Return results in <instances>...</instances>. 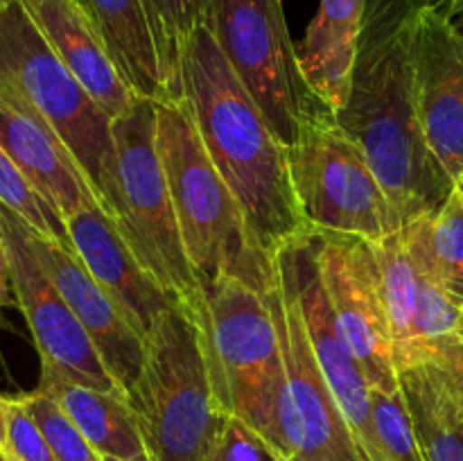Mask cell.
<instances>
[{
	"instance_id": "obj_25",
	"label": "cell",
	"mask_w": 463,
	"mask_h": 461,
	"mask_svg": "<svg viewBox=\"0 0 463 461\" xmlns=\"http://www.w3.org/2000/svg\"><path fill=\"white\" fill-rule=\"evenodd\" d=\"M0 206L12 211L18 220L25 221L32 230H36L43 238L68 244L66 224L45 203V199L36 193L34 185L27 181L21 167L5 152L3 145H0Z\"/></svg>"
},
{
	"instance_id": "obj_32",
	"label": "cell",
	"mask_w": 463,
	"mask_h": 461,
	"mask_svg": "<svg viewBox=\"0 0 463 461\" xmlns=\"http://www.w3.org/2000/svg\"><path fill=\"white\" fill-rule=\"evenodd\" d=\"M12 269H9L7 244H5L3 230H0V330L5 328V307L12 303Z\"/></svg>"
},
{
	"instance_id": "obj_6",
	"label": "cell",
	"mask_w": 463,
	"mask_h": 461,
	"mask_svg": "<svg viewBox=\"0 0 463 461\" xmlns=\"http://www.w3.org/2000/svg\"><path fill=\"white\" fill-rule=\"evenodd\" d=\"M197 324L222 407L271 447L288 373L269 298L242 280L222 278L203 289V315Z\"/></svg>"
},
{
	"instance_id": "obj_35",
	"label": "cell",
	"mask_w": 463,
	"mask_h": 461,
	"mask_svg": "<svg viewBox=\"0 0 463 461\" xmlns=\"http://www.w3.org/2000/svg\"><path fill=\"white\" fill-rule=\"evenodd\" d=\"M455 188L459 190V193H461V197H463V170L459 172V176H457V179H455Z\"/></svg>"
},
{
	"instance_id": "obj_24",
	"label": "cell",
	"mask_w": 463,
	"mask_h": 461,
	"mask_svg": "<svg viewBox=\"0 0 463 461\" xmlns=\"http://www.w3.org/2000/svg\"><path fill=\"white\" fill-rule=\"evenodd\" d=\"M428 461H463V416L425 366L398 371Z\"/></svg>"
},
{
	"instance_id": "obj_2",
	"label": "cell",
	"mask_w": 463,
	"mask_h": 461,
	"mask_svg": "<svg viewBox=\"0 0 463 461\" xmlns=\"http://www.w3.org/2000/svg\"><path fill=\"white\" fill-rule=\"evenodd\" d=\"M181 90L213 163L242 206L267 256L307 235L294 197L288 147L238 80L208 25L181 50Z\"/></svg>"
},
{
	"instance_id": "obj_1",
	"label": "cell",
	"mask_w": 463,
	"mask_h": 461,
	"mask_svg": "<svg viewBox=\"0 0 463 461\" xmlns=\"http://www.w3.org/2000/svg\"><path fill=\"white\" fill-rule=\"evenodd\" d=\"M416 0H366L346 104L337 111L387 193L401 229L455 190L425 140L411 57Z\"/></svg>"
},
{
	"instance_id": "obj_27",
	"label": "cell",
	"mask_w": 463,
	"mask_h": 461,
	"mask_svg": "<svg viewBox=\"0 0 463 461\" xmlns=\"http://www.w3.org/2000/svg\"><path fill=\"white\" fill-rule=\"evenodd\" d=\"M0 450L5 461H57L23 396L0 393Z\"/></svg>"
},
{
	"instance_id": "obj_17",
	"label": "cell",
	"mask_w": 463,
	"mask_h": 461,
	"mask_svg": "<svg viewBox=\"0 0 463 461\" xmlns=\"http://www.w3.org/2000/svg\"><path fill=\"white\" fill-rule=\"evenodd\" d=\"M0 145L63 224L84 208L99 203L57 131L5 89H0Z\"/></svg>"
},
{
	"instance_id": "obj_37",
	"label": "cell",
	"mask_w": 463,
	"mask_h": 461,
	"mask_svg": "<svg viewBox=\"0 0 463 461\" xmlns=\"http://www.w3.org/2000/svg\"><path fill=\"white\" fill-rule=\"evenodd\" d=\"M102 461H125V459H116V456H102Z\"/></svg>"
},
{
	"instance_id": "obj_29",
	"label": "cell",
	"mask_w": 463,
	"mask_h": 461,
	"mask_svg": "<svg viewBox=\"0 0 463 461\" xmlns=\"http://www.w3.org/2000/svg\"><path fill=\"white\" fill-rule=\"evenodd\" d=\"M419 364L430 371V375L437 380L439 387L446 391L452 405L463 416V333L448 334L434 342L423 353Z\"/></svg>"
},
{
	"instance_id": "obj_10",
	"label": "cell",
	"mask_w": 463,
	"mask_h": 461,
	"mask_svg": "<svg viewBox=\"0 0 463 461\" xmlns=\"http://www.w3.org/2000/svg\"><path fill=\"white\" fill-rule=\"evenodd\" d=\"M267 298L279 325L288 373V391L271 450L280 461H362L317 364L297 296L279 269Z\"/></svg>"
},
{
	"instance_id": "obj_31",
	"label": "cell",
	"mask_w": 463,
	"mask_h": 461,
	"mask_svg": "<svg viewBox=\"0 0 463 461\" xmlns=\"http://www.w3.org/2000/svg\"><path fill=\"white\" fill-rule=\"evenodd\" d=\"M163 34L181 68V50L199 25L206 23L211 0H152Z\"/></svg>"
},
{
	"instance_id": "obj_30",
	"label": "cell",
	"mask_w": 463,
	"mask_h": 461,
	"mask_svg": "<svg viewBox=\"0 0 463 461\" xmlns=\"http://www.w3.org/2000/svg\"><path fill=\"white\" fill-rule=\"evenodd\" d=\"M203 461H280L274 455L265 438L253 432L244 420L231 416L224 420V428L217 434L211 452Z\"/></svg>"
},
{
	"instance_id": "obj_22",
	"label": "cell",
	"mask_w": 463,
	"mask_h": 461,
	"mask_svg": "<svg viewBox=\"0 0 463 461\" xmlns=\"http://www.w3.org/2000/svg\"><path fill=\"white\" fill-rule=\"evenodd\" d=\"M401 240L420 274L443 287L463 283V197L452 190L441 208L401 229Z\"/></svg>"
},
{
	"instance_id": "obj_9",
	"label": "cell",
	"mask_w": 463,
	"mask_h": 461,
	"mask_svg": "<svg viewBox=\"0 0 463 461\" xmlns=\"http://www.w3.org/2000/svg\"><path fill=\"white\" fill-rule=\"evenodd\" d=\"M206 25L280 143L301 134L321 102L298 63L280 0H211Z\"/></svg>"
},
{
	"instance_id": "obj_7",
	"label": "cell",
	"mask_w": 463,
	"mask_h": 461,
	"mask_svg": "<svg viewBox=\"0 0 463 461\" xmlns=\"http://www.w3.org/2000/svg\"><path fill=\"white\" fill-rule=\"evenodd\" d=\"M116 199L113 220L145 269L194 321L203 315V287L181 240L165 167L156 143V102L138 98L113 120Z\"/></svg>"
},
{
	"instance_id": "obj_23",
	"label": "cell",
	"mask_w": 463,
	"mask_h": 461,
	"mask_svg": "<svg viewBox=\"0 0 463 461\" xmlns=\"http://www.w3.org/2000/svg\"><path fill=\"white\" fill-rule=\"evenodd\" d=\"M375 256H378L380 271H383V292L384 303H387L393 355H396L398 371H402L414 364L423 274L407 253L401 240V230L375 244Z\"/></svg>"
},
{
	"instance_id": "obj_8",
	"label": "cell",
	"mask_w": 463,
	"mask_h": 461,
	"mask_svg": "<svg viewBox=\"0 0 463 461\" xmlns=\"http://www.w3.org/2000/svg\"><path fill=\"white\" fill-rule=\"evenodd\" d=\"M288 165L310 233L355 235L380 244L401 230L364 149L328 104H319L288 145Z\"/></svg>"
},
{
	"instance_id": "obj_18",
	"label": "cell",
	"mask_w": 463,
	"mask_h": 461,
	"mask_svg": "<svg viewBox=\"0 0 463 461\" xmlns=\"http://www.w3.org/2000/svg\"><path fill=\"white\" fill-rule=\"evenodd\" d=\"M113 63L138 98L179 99L181 68L152 0H81Z\"/></svg>"
},
{
	"instance_id": "obj_4",
	"label": "cell",
	"mask_w": 463,
	"mask_h": 461,
	"mask_svg": "<svg viewBox=\"0 0 463 461\" xmlns=\"http://www.w3.org/2000/svg\"><path fill=\"white\" fill-rule=\"evenodd\" d=\"M127 400L149 459H206L229 414L213 387L202 328L179 303L149 333L145 364Z\"/></svg>"
},
{
	"instance_id": "obj_21",
	"label": "cell",
	"mask_w": 463,
	"mask_h": 461,
	"mask_svg": "<svg viewBox=\"0 0 463 461\" xmlns=\"http://www.w3.org/2000/svg\"><path fill=\"white\" fill-rule=\"evenodd\" d=\"M39 389L59 402L68 419L102 456L152 461L129 400L122 391H102L45 373H41Z\"/></svg>"
},
{
	"instance_id": "obj_12",
	"label": "cell",
	"mask_w": 463,
	"mask_h": 461,
	"mask_svg": "<svg viewBox=\"0 0 463 461\" xmlns=\"http://www.w3.org/2000/svg\"><path fill=\"white\" fill-rule=\"evenodd\" d=\"M274 265L297 296L317 364L351 429L360 459L387 461L373 428L371 384L335 321L333 307H330L328 294L321 280L317 235L307 233L285 244L274 256Z\"/></svg>"
},
{
	"instance_id": "obj_15",
	"label": "cell",
	"mask_w": 463,
	"mask_h": 461,
	"mask_svg": "<svg viewBox=\"0 0 463 461\" xmlns=\"http://www.w3.org/2000/svg\"><path fill=\"white\" fill-rule=\"evenodd\" d=\"M25 238L36 260L43 265L52 283L57 285L71 310L93 339L109 373L127 396L145 364V353H147L145 337L131 325L122 307L90 276L84 262L68 244L43 238L27 224Z\"/></svg>"
},
{
	"instance_id": "obj_34",
	"label": "cell",
	"mask_w": 463,
	"mask_h": 461,
	"mask_svg": "<svg viewBox=\"0 0 463 461\" xmlns=\"http://www.w3.org/2000/svg\"><path fill=\"white\" fill-rule=\"evenodd\" d=\"M452 292V296L457 298V303H459L461 307V333H463V283H457L452 285V287H448Z\"/></svg>"
},
{
	"instance_id": "obj_28",
	"label": "cell",
	"mask_w": 463,
	"mask_h": 461,
	"mask_svg": "<svg viewBox=\"0 0 463 461\" xmlns=\"http://www.w3.org/2000/svg\"><path fill=\"white\" fill-rule=\"evenodd\" d=\"M25 405L43 429L57 461H102V455L89 443V438L68 419L59 402L43 389L25 393Z\"/></svg>"
},
{
	"instance_id": "obj_20",
	"label": "cell",
	"mask_w": 463,
	"mask_h": 461,
	"mask_svg": "<svg viewBox=\"0 0 463 461\" xmlns=\"http://www.w3.org/2000/svg\"><path fill=\"white\" fill-rule=\"evenodd\" d=\"M366 0H321L297 48L307 86L335 113L346 104L351 90Z\"/></svg>"
},
{
	"instance_id": "obj_11",
	"label": "cell",
	"mask_w": 463,
	"mask_h": 461,
	"mask_svg": "<svg viewBox=\"0 0 463 461\" xmlns=\"http://www.w3.org/2000/svg\"><path fill=\"white\" fill-rule=\"evenodd\" d=\"M321 280L335 321L364 369L371 391L401 389L375 244L355 235L315 233Z\"/></svg>"
},
{
	"instance_id": "obj_38",
	"label": "cell",
	"mask_w": 463,
	"mask_h": 461,
	"mask_svg": "<svg viewBox=\"0 0 463 461\" xmlns=\"http://www.w3.org/2000/svg\"><path fill=\"white\" fill-rule=\"evenodd\" d=\"M0 461H5V455H3V450H0Z\"/></svg>"
},
{
	"instance_id": "obj_5",
	"label": "cell",
	"mask_w": 463,
	"mask_h": 461,
	"mask_svg": "<svg viewBox=\"0 0 463 461\" xmlns=\"http://www.w3.org/2000/svg\"><path fill=\"white\" fill-rule=\"evenodd\" d=\"M0 89L18 95L57 131L113 217V120L59 59L23 0H12L0 12Z\"/></svg>"
},
{
	"instance_id": "obj_36",
	"label": "cell",
	"mask_w": 463,
	"mask_h": 461,
	"mask_svg": "<svg viewBox=\"0 0 463 461\" xmlns=\"http://www.w3.org/2000/svg\"><path fill=\"white\" fill-rule=\"evenodd\" d=\"M9 3H12V0H0V12H3V9H5V7H7V5H9Z\"/></svg>"
},
{
	"instance_id": "obj_13",
	"label": "cell",
	"mask_w": 463,
	"mask_h": 461,
	"mask_svg": "<svg viewBox=\"0 0 463 461\" xmlns=\"http://www.w3.org/2000/svg\"><path fill=\"white\" fill-rule=\"evenodd\" d=\"M0 230L7 244L14 298L39 351L41 373L59 375L102 391H122L99 357L93 339L32 253L25 224L5 206H0Z\"/></svg>"
},
{
	"instance_id": "obj_16",
	"label": "cell",
	"mask_w": 463,
	"mask_h": 461,
	"mask_svg": "<svg viewBox=\"0 0 463 461\" xmlns=\"http://www.w3.org/2000/svg\"><path fill=\"white\" fill-rule=\"evenodd\" d=\"M68 244L95 280L111 294L127 319L147 342L163 315L175 306L129 247L116 220L99 203L66 220Z\"/></svg>"
},
{
	"instance_id": "obj_3",
	"label": "cell",
	"mask_w": 463,
	"mask_h": 461,
	"mask_svg": "<svg viewBox=\"0 0 463 461\" xmlns=\"http://www.w3.org/2000/svg\"><path fill=\"white\" fill-rule=\"evenodd\" d=\"M156 143L181 240L202 287L235 278L260 294L269 292L276 278L274 258L258 244L242 206L203 145L184 95L156 102Z\"/></svg>"
},
{
	"instance_id": "obj_33",
	"label": "cell",
	"mask_w": 463,
	"mask_h": 461,
	"mask_svg": "<svg viewBox=\"0 0 463 461\" xmlns=\"http://www.w3.org/2000/svg\"><path fill=\"white\" fill-rule=\"evenodd\" d=\"M430 3L437 5V7H441L443 12L450 14L452 18L463 14V0H430Z\"/></svg>"
},
{
	"instance_id": "obj_19",
	"label": "cell",
	"mask_w": 463,
	"mask_h": 461,
	"mask_svg": "<svg viewBox=\"0 0 463 461\" xmlns=\"http://www.w3.org/2000/svg\"><path fill=\"white\" fill-rule=\"evenodd\" d=\"M48 43L68 71L111 120L125 116L138 95L113 63L93 18L81 0H23Z\"/></svg>"
},
{
	"instance_id": "obj_14",
	"label": "cell",
	"mask_w": 463,
	"mask_h": 461,
	"mask_svg": "<svg viewBox=\"0 0 463 461\" xmlns=\"http://www.w3.org/2000/svg\"><path fill=\"white\" fill-rule=\"evenodd\" d=\"M411 57L425 140L455 181L463 170V30L430 0H416Z\"/></svg>"
},
{
	"instance_id": "obj_26",
	"label": "cell",
	"mask_w": 463,
	"mask_h": 461,
	"mask_svg": "<svg viewBox=\"0 0 463 461\" xmlns=\"http://www.w3.org/2000/svg\"><path fill=\"white\" fill-rule=\"evenodd\" d=\"M373 428L387 461H428L411 420L402 387L393 393L371 391Z\"/></svg>"
}]
</instances>
